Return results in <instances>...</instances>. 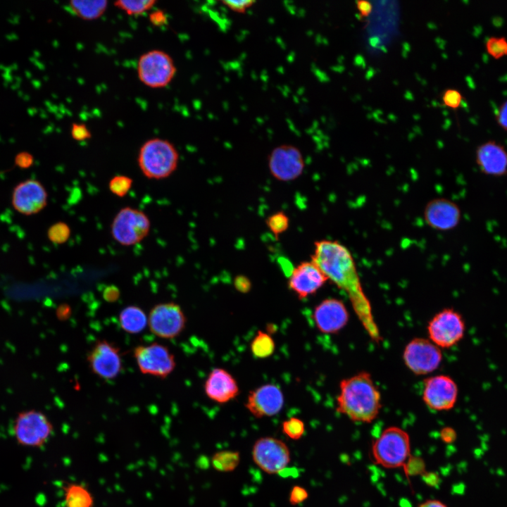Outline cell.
Masks as SVG:
<instances>
[{
  "instance_id": "obj_1",
  "label": "cell",
  "mask_w": 507,
  "mask_h": 507,
  "mask_svg": "<svg viewBox=\"0 0 507 507\" xmlns=\"http://www.w3.org/2000/svg\"><path fill=\"white\" fill-rule=\"evenodd\" d=\"M311 257L328 280L346 294L365 331L373 341L379 342L382 336L371 303L363 289L353 257L348 248L335 240L320 239L314 242Z\"/></svg>"
},
{
  "instance_id": "obj_2",
  "label": "cell",
  "mask_w": 507,
  "mask_h": 507,
  "mask_svg": "<svg viewBox=\"0 0 507 507\" xmlns=\"http://www.w3.org/2000/svg\"><path fill=\"white\" fill-rule=\"evenodd\" d=\"M381 408V393L369 373L361 371L340 381L336 399L339 413L353 422L370 423Z\"/></svg>"
},
{
  "instance_id": "obj_3",
  "label": "cell",
  "mask_w": 507,
  "mask_h": 507,
  "mask_svg": "<svg viewBox=\"0 0 507 507\" xmlns=\"http://www.w3.org/2000/svg\"><path fill=\"white\" fill-rule=\"evenodd\" d=\"M137 162L143 175L160 180L174 173L179 163V153L170 141L156 137L146 140L140 147Z\"/></svg>"
},
{
  "instance_id": "obj_4",
  "label": "cell",
  "mask_w": 507,
  "mask_h": 507,
  "mask_svg": "<svg viewBox=\"0 0 507 507\" xmlns=\"http://www.w3.org/2000/svg\"><path fill=\"white\" fill-rule=\"evenodd\" d=\"M371 455L374 463L383 468L405 467L411 457L408 433L396 426L387 427L373 441Z\"/></svg>"
},
{
  "instance_id": "obj_5",
  "label": "cell",
  "mask_w": 507,
  "mask_h": 507,
  "mask_svg": "<svg viewBox=\"0 0 507 507\" xmlns=\"http://www.w3.org/2000/svg\"><path fill=\"white\" fill-rule=\"evenodd\" d=\"M177 68L174 60L167 52L152 49L142 54L137 65L139 81L148 87L161 89L174 79Z\"/></svg>"
},
{
  "instance_id": "obj_6",
  "label": "cell",
  "mask_w": 507,
  "mask_h": 507,
  "mask_svg": "<svg viewBox=\"0 0 507 507\" xmlns=\"http://www.w3.org/2000/svg\"><path fill=\"white\" fill-rule=\"evenodd\" d=\"M13 434L21 446L40 447L50 438L54 427L47 416L35 409L20 412L13 423Z\"/></svg>"
},
{
  "instance_id": "obj_7",
  "label": "cell",
  "mask_w": 507,
  "mask_h": 507,
  "mask_svg": "<svg viewBox=\"0 0 507 507\" xmlns=\"http://www.w3.org/2000/svg\"><path fill=\"white\" fill-rule=\"evenodd\" d=\"M150 228V220L144 212L127 206L121 208L114 217L111 232L118 243L132 246L143 240Z\"/></svg>"
},
{
  "instance_id": "obj_8",
  "label": "cell",
  "mask_w": 507,
  "mask_h": 507,
  "mask_svg": "<svg viewBox=\"0 0 507 507\" xmlns=\"http://www.w3.org/2000/svg\"><path fill=\"white\" fill-rule=\"evenodd\" d=\"M429 339L441 348H450L463 337L465 325L463 316L453 308L436 313L427 325Z\"/></svg>"
},
{
  "instance_id": "obj_9",
  "label": "cell",
  "mask_w": 507,
  "mask_h": 507,
  "mask_svg": "<svg viewBox=\"0 0 507 507\" xmlns=\"http://www.w3.org/2000/svg\"><path fill=\"white\" fill-rule=\"evenodd\" d=\"M403 361L413 374L425 375L436 370L442 361L441 349L428 339L415 337L406 345Z\"/></svg>"
},
{
  "instance_id": "obj_10",
  "label": "cell",
  "mask_w": 507,
  "mask_h": 507,
  "mask_svg": "<svg viewBox=\"0 0 507 507\" xmlns=\"http://www.w3.org/2000/svg\"><path fill=\"white\" fill-rule=\"evenodd\" d=\"M251 454L254 463L269 475L280 473L291 461L288 446L283 441L273 437L258 439L253 445Z\"/></svg>"
},
{
  "instance_id": "obj_11",
  "label": "cell",
  "mask_w": 507,
  "mask_h": 507,
  "mask_svg": "<svg viewBox=\"0 0 507 507\" xmlns=\"http://www.w3.org/2000/svg\"><path fill=\"white\" fill-rule=\"evenodd\" d=\"M133 356L139 370L145 375L165 378L176 366L173 353L166 346L157 342L137 346Z\"/></svg>"
},
{
  "instance_id": "obj_12",
  "label": "cell",
  "mask_w": 507,
  "mask_h": 507,
  "mask_svg": "<svg viewBox=\"0 0 507 507\" xmlns=\"http://www.w3.org/2000/svg\"><path fill=\"white\" fill-rule=\"evenodd\" d=\"M187 319L180 305L174 302L155 305L148 316L150 331L163 339H173L185 328Z\"/></svg>"
},
{
  "instance_id": "obj_13",
  "label": "cell",
  "mask_w": 507,
  "mask_h": 507,
  "mask_svg": "<svg viewBox=\"0 0 507 507\" xmlns=\"http://www.w3.org/2000/svg\"><path fill=\"white\" fill-rule=\"evenodd\" d=\"M270 175L280 182H289L299 178L303 173L305 161L300 149L292 144L275 146L268 157Z\"/></svg>"
},
{
  "instance_id": "obj_14",
  "label": "cell",
  "mask_w": 507,
  "mask_h": 507,
  "mask_svg": "<svg viewBox=\"0 0 507 507\" xmlns=\"http://www.w3.org/2000/svg\"><path fill=\"white\" fill-rule=\"evenodd\" d=\"M87 359L91 371L106 380L117 377L123 370L120 350L108 340H98L88 353Z\"/></svg>"
},
{
  "instance_id": "obj_15",
  "label": "cell",
  "mask_w": 507,
  "mask_h": 507,
  "mask_svg": "<svg viewBox=\"0 0 507 507\" xmlns=\"http://www.w3.org/2000/svg\"><path fill=\"white\" fill-rule=\"evenodd\" d=\"M458 389L455 381L446 375H437L424 380L423 400L431 410L445 411L452 409L458 399Z\"/></svg>"
},
{
  "instance_id": "obj_16",
  "label": "cell",
  "mask_w": 507,
  "mask_h": 507,
  "mask_svg": "<svg viewBox=\"0 0 507 507\" xmlns=\"http://www.w3.org/2000/svg\"><path fill=\"white\" fill-rule=\"evenodd\" d=\"M47 200L48 194L42 182L35 179H27L14 187L11 204L19 213L31 215L43 210Z\"/></svg>"
},
{
  "instance_id": "obj_17",
  "label": "cell",
  "mask_w": 507,
  "mask_h": 507,
  "mask_svg": "<svg viewBox=\"0 0 507 507\" xmlns=\"http://www.w3.org/2000/svg\"><path fill=\"white\" fill-rule=\"evenodd\" d=\"M284 403L281 389L274 384H265L249 392L245 406L254 417L262 418L277 415Z\"/></svg>"
},
{
  "instance_id": "obj_18",
  "label": "cell",
  "mask_w": 507,
  "mask_h": 507,
  "mask_svg": "<svg viewBox=\"0 0 507 507\" xmlns=\"http://www.w3.org/2000/svg\"><path fill=\"white\" fill-rule=\"evenodd\" d=\"M328 279L311 260L295 266L288 278L289 288L299 299L314 294Z\"/></svg>"
},
{
  "instance_id": "obj_19",
  "label": "cell",
  "mask_w": 507,
  "mask_h": 507,
  "mask_svg": "<svg viewBox=\"0 0 507 507\" xmlns=\"http://www.w3.org/2000/svg\"><path fill=\"white\" fill-rule=\"evenodd\" d=\"M313 319L317 329L325 334H335L349 322V314L344 302L336 298H327L314 308Z\"/></svg>"
},
{
  "instance_id": "obj_20",
  "label": "cell",
  "mask_w": 507,
  "mask_h": 507,
  "mask_svg": "<svg viewBox=\"0 0 507 507\" xmlns=\"http://www.w3.org/2000/svg\"><path fill=\"white\" fill-rule=\"evenodd\" d=\"M423 217L428 226L439 231H448L457 227L461 219L460 207L445 198H436L425 206Z\"/></svg>"
},
{
  "instance_id": "obj_21",
  "label": "cell",
  "mask_w": 507,
  "mask_h": 507,
  "mask_svg": "<svg viewBox=\"0 0 507 507\" xmlns=\"http://www.w3.org/2000/svg\"><path fill=\"white\" fill-rule=\"evenodd\" d=\"M475 161L481 173L492 177L507 174V151L501 144L489 140L479 145Z\"/></svg>"
},
{
  "instance_id": "obj_22",
  "label": "cell",
  "mask_w": 507,
  "mask_h": 507,
  "mask_svg": "<svg viewBox=\"0 0 507 507\" xmlns=\"http://www.w3.org/2000/svg\"><path fill=\"white\" fill-rule=\"evenodd\" d=\"M206 395L212 401L225 403L234 399L239 388L234 377L226 370L214 368L204 383Z\"/></svg>"
},
{
  "instance_id": "obj_23",
  "label": "cell",
  "mask_w": 507,
  "mask_h": 507,
  "mask_svg": "<svg viewBox=\"0 0 507 507\" xmlns=\"http://www.w3.org/2000/svg\"><path fill=\"white\" fill-rule=\"evenodd\" d=\"M106 0H72L69 10L77 17L84 20H94L101 17L108 8Z\"/></svg>"
},
{
  "instance_id": "obj_24",
  "label": "cell",
  "mask_w": 507,
  "mask_h": 507,
  "mask_svg": "<svg viewBox=\"0 0 507 507\" xmlns=\"http://www.w3.org/2000/svg\"><path fill=\"white\" fill-rule=\"evenodd\" d=\"M118 322L120 327L130 334H138L143 331L148 324L145 312L137 306H128L119 314Z\"/></svg>"
},
{
  "instance_id": "obj_25",
  "label": "cell",
  "mask_w": 507,
  "mask_h": 507,
  "mask_svg": "<svg viewBox=\"0 0 507 507\" xmlns=\"http://www.w3.org/2000/svg\"><path fill=\"white\" fill-rule=\"evenodd\" d=\"M64 498L66 507H92L93 504L90 492L80 484L68 485L65 488Z\"/></svg>"
},
{
  "instance_id": "obj_26",
  "label": "cell",
  "mask_w": 507,
  "mask_h": 507,
  "mask_svg": "<svg viewBox=\"0 0 507 507\" xmlns=\"http://www.w3.org/2000/svg\"><path fill=\"white\" fill-rule=\"evenodd\" d=\"M241 456L239 451L223 450L215 453L211 458L213 468L221 472L234 471L239 465Z\"/></svg>"
},
{
  "instance_id": "obj_27",
  "label": "cell",
  "mask_w": 507,
  "mask_h": 507,
  "mask_svg": "<svg viewBox=\"0 0 507 507\" xmlns=\"http://www.w3.org/2000/svg\"><path fill=\"white\" fill-rule=\"evenodd\" d=\"M252 354L258 358H265L270 356L275 349V344L271 336L259 330L250 345Z\"/></svg>"
},
{
  "instance_id": "obj_28",
  "label": "cell",
  "mask_w": 507,
  "mask_h": 507,
  "mask_svg": "<svg viewBox=\"0 0 507 507\" xmlns=\"http://www.w3.org/2000/svg\"><path fill=\"white\" fill-rule=\"evenodd\" d=\"M156 3V0H118L114 6L129 15H139L150 11Z\"/></svg>"
},
{
  "instance_id": "obj_29",
  "label": "cell",
  "mask_w": 507,
  "mask_h": 507,
  "mask_svg": "<svg viewBox=\"0 0 507 507\" xmlns=\"http://www.w3.org/2000/svg\"><path fill=\"white\" fill-rule=\"evenodd\" d=\"M265 224L271 233L278 237L288 230L289 218L283 211H277L267 218Z\"/></svg>"
},
{
  "instance_id": "obj_30",
  "label": "cell",
  "mask_w": 507,
  "mask_h": 507,
  "mask_svg": "<svg viewBox=\"0 0 507 507\" xmlns=\"http://www.w3.org/2000/svg\"><path fill=\"white\" fill-rule=\"evenodd\" d=\"M70 228L64 222H57L51 225L47 230L49 241L55 244H62L68 241L70 236Z\"/></svg>"
},
{
  "instance_id": "obj_31",
  "label": "cell",
  "mask_w": 507,
  "mask_h": 507,
  "mask_svg": "<svg viewBox=\"0 0 507 507\" xmlns=\"http://www.w3.org/2000/svg\"><path fill=\"white\" fill-rule=\"evenodd\" d=\"M282 430L289 439L298 440L305 432V425L300 418L292 417L282 423Z\"/></svg>"
},
{
  "instance_id": "obj_32",
  "label": "cell",
  "mask_w": 507,
  "mask_h": 507,
  "mask_svg": "<svg viewBox=\"0 0 507 507\" xmlns=\"http://www.w3.org/2000/svg\"><path fill=\"white\" fill-rule=\"evenodd\" d=\"M133 180L126 175H116L108 183L109 190L118 197H123L129 192Z\"/></svg>"
},
{
  "instance_id": "obj_33",
  "label": "cell",
  "mask_w": 507,
  "mask_h": 507,
  "mask_svg": "<svg viewBox=\"0 0 507 507\" xmlns=\"http://www.w3.org/2000/svg\"><path fill=\"white\" fill-rule=\"evenodd\" d=\"M486 49L494 58H501L507 56V40L503 37H491L486 42Z\"/></svg>"
},
{
  "instance_id": "obj_34",
  "label": "cell",
  "mask_w": 507,
  "mask_h": 507,
  "mask_svg": "<svg viewBox=\"0 0 507 507\" xmlns=\"http://www.w3.org/2000/svg\"><path fill=\"white\" fill-rule=\"evenodd\" d=\"M462 95L456 89H446L442 95V101L444 105L452 109H457L462 103Z\"/></svg>"
},
{
  "instance_id": "obj_35",
  "label": "cell",
  "mask_w": 507,
  "mask_h": 507,
  "mask_svg": "<svg viewBox=\"0 0 507 507\" xmlns=\"http://www.w3.org/2000/svg\"><path fill=\"white\" fill-rule=\"evenodd\" d=\"M70 134L75 141H84L92 137V133L88 127L80 123H73L71 125Z\"/></svg>"
},
{
  "instance_id": "obj_36",
  "label": "cell",
  "mask_w": 507,
  "mask_h": 507,
  "mask_svg": "<svg viewBox=\"0 0 507 507\" xmlns=\"http://www.w3.org/2000/svg\"><path fill=\"white\" fill-rule=\"evenodd\" d=\"M221 3L232 11L237 13H244L256 3V1L250 0H231L222 1Z\"/></svg>"
},
{
  "instance_id": "obj_37",
  "label": "cell",
  "mask_w": 507,
  "mask_h": 507,
  "mask_svg": "<svg viewBox=\"0 0 507 507\" xmlns=\"http://www.w3.org/2000/svg\"><path fill=\"white\" fill-rule=\"evenodd\" d=\"M308 497V493L305 488L295 485L289 493V501L291 505L296 506L303 503Z\"/></svg>"
},
{
  "instance_id": "obj_38",
  "label": "cell",
  "mask_w": 507,
  "mask_h": 507,
  "mask_svg": "<svg viewBox=\"0 0 507 507\" xmlns=\"http://www.w3.org/2000/svg\"><path fill=\"white\" fill-rule=\"evenodd\" d=\"M496 121L505 131H507V100L504 101L496 112Z\"/></svg>"
},
{
  "instance_id": "obj_39",
  "label": "cell",
  "mask_w": 507,
  "mask_h": 507,
  "mask_svg": "<svg viewBox=\"0 0 507 507\" xmlns=\"http://www.w3.org/2000/svg\"><path fill=\"white\" fill-rule=\"evenodd\" d=\"M234 285L235 289L241 293H247L251 289V281L244 275L237 276L234 280Z\"/></svg>"
},
{
  "instance_id": "obj_40",
  "label": "cell",
  "mask_w": 507,
  "mask_h": 507,
  "mask_svg": "<svg viewBox=\"0 0 507 507\" xmlns=\"http://www.w3.org/2000/svg\"><path fill=\"white\" fill-rule=\"evenodd\" d=\"M34 162L32 156L27 152H21L18 154L15 159L17 166L20 168L26 169L30 168Z\"/></svg>"
},
{
  "instance_id": "obj_41",
  "label": "cell",
  "mask_w": 507,
  "mask_h": 507,
  "mask_svg": "<svg viewBox=\"0 0 507 507\" xmlns=\"http://www.w3.org/2000/svg\"><path fill=\"white\" fill-rule=\"evenodd\" d=\"M120 290L115 285L107 286L103 291L104 299L109 303L115 302L120 297Z\"/></svg>"
},
{
  "instance_id": "obj_42",
  "label": "cell",
  "mask_w": 507,
  "mask_h": 507,
  "mask_svg": "<svg viewBox=\"0 0 507 507\" xmlns=\"http://www.w3.org/2000/svg\"><path fill=\"white\" fill-rule=\"evenodd\" d=\"M151 23L155 26L160 27L167 23L168 19L165 12L162 10L153 11L149 15Z\"/></svg>"
},
{
  "instance_id": "obj_43",
  "label": "cell",
  "mask_w": 507,
  "mask_h": 507,
  "mask_svg": "<svg viewBox=\"0 0 507 507\" xmlns=\"http://www.w3.org/2000/svg\"><path fill=\"white\" fill-rule=\"evenodd\" d=\"M440 439L446 444L454 442L457 438L456 430L451 427H444L440 431Z\"/></svg>"
},
{
  "instance_id": "obj_44",
  "label": "cell",
  "mask_w": 507,
  "mask_h": 507,
  "mask_svg": "<svg viewBox=\"0 0 507 507\" xmlns=\"http://www.w3.org/2000/svg\"><path fill=\"white\" fill-rule=\"evenodd\" d=\"M357 8L362 16H368L373 8L372 4L368 1H356Z\"/></svg>"
},
{
  "instance_id": "obj_45",
  "label": "cell",
  "mask_w": 507,
  "mask_h": 507,
  "mask_svg": "<svg viewBox=\"0 0 507 507\" xmlns=\"http://www.w3.org/2000/svg\"><path fill=\"white\" fill-rule=\"evenodd\" d=\"M70 308L68 305H61L57 309V316L62 319H67L70 315Z\"/></svg>"
},
{
  "instance_id": "obj_46",
  "label": "cell",
  "mask_w": 507,
  "mask_h": 507,
  "mask_svg": "<svg viewBox=\"0 0 507 507\" xmlns=\"http://www.w3.org/2000/svg\"><path fill=\"white\" fill-rule=\"evenodd\" d=\"M418 507H448L444 503L437 499H428L421 503Z\"/></svg>"
},
{
  "instance_id": "obj_47",
  "label": "cell",
  "mask_w": 507,
  "mask_h": 507,
  "mask_svg": "<svg viewBox=\"0 0 507 507\" xmlns=\"http://www.w3.org/2000/svg\"><path fill=\"white\" fill-rule=\"evenodd\" d=\"M354 63L358 66H361L364 68L365 66V63L362 57V56L358 55L354 58Z\"/></svg>"
}]
</instances>
